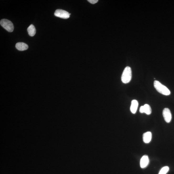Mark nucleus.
Segmentation results:
<instances>
[{"mask_svg": "<svg viewBox=\"0 0 174 174\" xmlns=\"http://www.w3.org/2000/svg\"><path fill=\"white\" fill-rule=\"evenodd\" d=\"M144 109V113L147 115H150L152 113V109L151 107L149 104H145L143 106Z\"/></svg>", "mask_w": 174, "mask_h": 174, "instance_id": "obj_11", "label": "nucleus"}, {"mask_svg": "<svg viewBox=\"0 0 174 174\" xmlns=\"http://www.w3.org/2000/svg\"><path fill=\"white\" fill-rule=\"evenodd\" d=\"M70 14L67 11L61 9L56 10L54 13L55 16L65 19L69 18Z\"/></svg>", "mask_w": 174, "mask_h": 174, "instance_id": "obj_4", "label": "nucleus"}, {"mask_svg": "<svg viewBox=\"0 0 174 174\" xmlns=\"http://www.w3.org/2000/svg\"><path fill=\"white\" fill-rule=\"evenodd\" d=\"M15 48L18 50L24 51L27 50L29 46L27 44L23 42H18L15 45Z\"/></svg>", "mask_w": 174, "mask_h": 174, "instance_id": "obj_9", "label": "nucleus"}, {"mask_svg": "<svg viewBox=\"0 0 174 174\" xmlns=\"http://www.w3.org/2000/svg\"><path fill=\"white\" fill-rule=\"evenodd\" d=\"M149 163V159L147 155H144L141 158L140 160V166L141 168H145L147 166Z\"/></svg>", "mask_w": 174, "mask_h": 174, "instance_id": "obj_6", "label": "nucleus"}, {"mask_svg": "<svg viewBox=\"0 0 174 174\" xmlns=\"http://www.w3.org/2000/svg\"><path fill=\"white\" fill-rule=\"evenodd\" d=\"M131 70L130 67L127 66L124 69L121 76L122 81L124 83H129L131 80Z\"/></svg>", "mask_w": 174, "mask_h": 174, "instance_id": "obj_2", "label": "nucleus"}, {"mask_svg": "<svg viewBox=\"0 0 174 174\" xmlns=\"http://www.w3.org/2000/svg\"><path fill=\"white\" fill-rule=\"evenodd\" d=\"M140 112L141 113H144V107L143 106H141V107H140Z\"/></svg>", "mask_w": 174, "mask_h": 174, "instance_id": "obj_14", "label": "nucleus"}, {"mask_svg": "<svg viewBox=\"0 0 174 174\" xmlns=\"http://www.w3.org/2000/svg\"><path fill=\"white\" fill-rule=\"evenodd\" d=\"M27 30L30 36H33L35 35L36 33V29L33 25H31L28 27Z\"/></svg>", "mask_w": 174, "mask_h": 174, "instance_id": "obj_10", "label": "nucleus"}, {"mask_svg": "<svg viewBox=\"0 0 174 174\" xmlns=\"http://www.w3.org/2000/svg\"><path fill=\"white\" fill-rule=\"evenodd\" d=\"M88 1L89 2H90V3L92 4H95L98 1V0H88L87 1Z\"/></svg>", "mask_w": 174, "mask_h": 174, "instance_id": "obj_13", "label": "nucleus"}, {"mask_svg": "<svg viewBox=\"0 0 174 174\" xmlns=\"http://www.w3.org/2000/svg\"><path fill=\"white\" fill-rule=\"evenodd\" d=\"M169 168L168 166H165L162 168L158 174H166L169 171Z\"/></svg>", "mask_w": 174, "mask_h": 174, "instance_id": "obj_12", "label": "nucleus"}, {"mask_svg": "<svg viewBox=\"0 0 174 174\" xmlns=\"http://www.w3.org/2000/svg\"><path fill=\"white\" fill-rule=\"evenodd\" d=\"M1 25L4 29L9 32L13 31L14 27L13 24L11 21L7 19H1L0 22Z\"/></svg>", "mask_w": 174, "mask_h": 174, "instance_id": "obj_3", "label": "nucleus"}, {"mask_svg": "<svg viewBox=\"0 0 174 174\" xmlns=\"http://www.w3.org/2000/svg\"><path fill=\"white\" fill-rule=\"evenodd\" d=\"M154 86L157 91L161 94L165 96L169 95L171 94L169 89L158 81H154Z\"/></svg>", "mask_w": 174, "mask_h": 174, "instance_id": "obj_1", "label": "nucleus"}, {"mask_svg": "<svg viewBox=\"0 0 174 174\" xmlns=\"http://www.w3.org/2000/svg\"><path fill=\"white\" fill-rule=\"evenodd\" d=\"M164 119L167 123H169L172 119V114L170 110L168 108H165L162 112Z\"/></svg>", "mask_w": 174, "mask_h": 174, "instance_id": "obj_5", "label": "nucleus"}, {"mask_svg": "<svg viewBox=\"0 0 174 174\" xmlns=\"http://www.w3.org/2000/svg\"><path fill=\"white\" fill-rule=\"evenodd\" d=\"M143 140L145 143H149L150 142L152 138V133L150 131H147L143 134Z\"/></svg>", "mask_w": 174, "mask_h": 174, "instance_id": "obj_7", "label": "nucleus"}, {"mask_svg": "<svg viewBox=\"0 0 174 174\" xmlns=\"http://www.w3.org/2000/svg\"><path fill=\"white\" fill-rule=\"evenodd\" d=\"M138 106V101L136 100H133L131 102L130 107V111L133 114H135L136 112Z\"/></svg>", "mask_w": 174, "mask_h": 174, "instance_id": "obj_8", "label": "nucleus"}]
</instances>
